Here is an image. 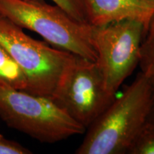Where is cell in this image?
Here are the masks:
<instances>
[{
	"label": "cell",
	"instance_id": "30bf717a",
	"mask_svg": "<svg viewBox=\"0 0 154 154\" xmlns=\"http://www.w3.org/2000/svg\"><path fill=\"white\" fill-rule=\"evenodd\" d=\"M128 154H154V124L146 121L128 148Z\"/></svg>",
	"mask_w": 154,
	"mask_h": 154
},
{
	"label": "cell",
	"instance_id": "9c48e42d",
	"mask_svg": "<svg viewBox=\"0 0 154 154\" xmlns=\"http://www.w3.org/2000/svg\"><path fill=\"white\" fill-rule=\"evenodd\" d=\"M140 48L139 65L145 76H154V11L146 27Z\"/></svg>",
	"mask_w": 154,
	"mask_h": 154
},
{
	"label": "cell",
	"instance_id": "5b68a950",
	"mask_svg": "<svg viewBox=\"0 0 154 154\" xmlns=\"http://www.w3.org/2000/svg\"><path fill=\"white\" fill-rule=\"evenodd\" d=\"M145 32L143 23L134 19L93 26L92 43L97 54L96 63L109 93L115 95L138 65Z\"/></svg>",
	"mask_w": 154,
	"mask_h": 154
},
{
	"label": "cell",
	"instance_id": "3957f363",
	"mask_svg": "<svg viewBox=\"0 0 154 154\" xmlns=\"http://www.w3.org/2000/svg\"><path fill=\"white\" fill-rule=\"evenodd\" d=\"M0 118L10 128L43 143L61 141L86 129L50 98L1 86Z\"/></svg>",
	"mask_w": 154,
	"mask_h": 154
},
{
	"label": "cell",
	"instance_id": "8992f818",
	"mask_svg": "<svg viewBox=\"0 0 154 154\" xmlns=\"http://www.w3.org/2000/svg\"><path fill=\"white\" fill-rule=\"evenodd\" d=\"M50 99L87 128L116 98L107 91L96 62L75 55Z\"/></svg>",
	"mask_w": 154,
	"mask_h": 154
},
{
	"label": "cell",
	"instance_id": "ba28073f",
	"mask_svg": "<svg viewBox=\"0 0 154 154\" xmlns=\"http://www.w3.org/2000/svg\"><path fill=\"white\" fill-rule=\"evenodd\" d=\"M0 86L27 91L26 75L18 63L0 45Z\"/></svg>",
	"mask_w": 154,
	"mask_h": 154
},
{
	"label": "cell",
	"instance_id": "8fae6325",
	"mask_svg": "<svg viewBox=\"0 0 154 154\" xmlns=\"http://www.w3.org/2000/svg\"><path fill=\"white\" fill-rule=\"evenodd\" d=\"M79 22L89 24L85 0H51Z\"/></svg>",
	"mask_w": 154,
	"mask_h": 154
},
{
	"label": "cell",
	"instance_id": "4fadbf2b",
	"mask_svg": "<svg viewBox=\"0 0 154 154\" xmlns=\"http://www.w3.org/2000/svg\"><path fill=\"white\" fill-rule=\"evenodd\" d=\"M149 79L151 86V102L147 121L154 124V76L149 77Z\"/></svg>",
	"mask_w": 154,
	"mask_h": 154
},
{
	"label": "cell",
	"instance_id": "6da1fadb",
	"mask_svg": "<svg viewBox=\"0 0 154 154\" xmlns=\"http://www.w3.org/2000/svg\"><path fill=\"white\" fill-rule=\"evenodd\" d=\"M149 77L142 72L122 95L88 127L76 154H124L148 120L151 107Z\"/></svg>",
	"mask_w": 154,
	"mask_h": 154
},
{
	"label": "cell",
	"instance_id": "7c38bea8",
	"mask_svg": "<svg viewBox=\"0 0 154 154\" xmlns=\"http://www.w3.org/2000/svg\"><path fill=\"white\" fill-rule=\"evenodd\" d=\"M32 153L24 146L14 140L6 138L0 134V154H29Z\"/></svg>",
	"mask_w": 154,
	"mask_h": 154
},
{
	"label": "cell",
	"instance_id": "277c9868",
	"mask_svg": "<svg viewBox=\"0 0 154 154\" xmlns=\"http://www.w3.org/2000/svg\"><path fill=\"white\" fill-rule=\"evenodd\" d=\"M0 45L26 75L28 93L51 98L74 54L34 39L0 13Z\"/></svg>",
	"mask_w": 154,
	"mask_h": 154
},
{
	"label": "cell",
	"instance_id": "52a82bcc",
	"mask_svg": "<svg viewBox=\"0 0 154 154\" xmlns=\"http://www.w3.org/2000/svg\"><path fill=\"white\" fill-rule=\"evenodd\" d=\"M88 21L94 26L134 19L143 23L146 29L153 7L140 0H85Z\"/></svg>",
	"mask_w": 154,
	"mask_h": 154
},
{
	"label": "cell",
	"instance_id": "5bb4252c",
	"mask_svg": "<svg viewBox=\"0 0 154 154\" xmlns=\"http://www.w3.org/2000/svg\"><path fill=\"white\" fill-rule=\"evenodd\" d=\"M140 1H142L143 2L146 3V5L151 6V7L154 8V0H140Z\"/></svg>",
	"mask_w": 154,
	"mask_h": 154
},
{
	"label": "cell",
	"instance_id": "7a4b0ae2",
	"mask_svg": "<svg viewBox=\"0 0 154 154\" xmlns=\"http://www.w3.org/2000/svg\"><path fill=\"white\" fill-rule=\"evenodd\" d=\"M0 13L23 29L32 31L57 49L96 62L93 26L79 22L44 0H0Z\"/></svg>",
	"mask_w": 154,
	"mask_h": 154
}]
</instances>
